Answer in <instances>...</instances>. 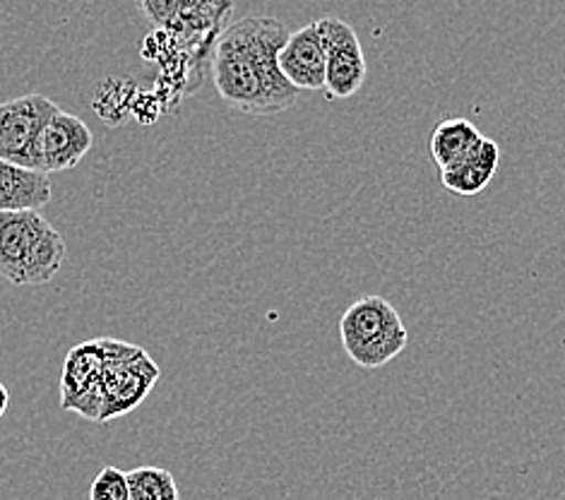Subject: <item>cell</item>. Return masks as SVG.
<instances>
[{
    "label": "cell",
    "instance_id": "6da1fadb",
    "mask_svg": "<svg viewBox=\"0 0 565 500\" xmlns=\"http://www.w3.org/2000/svg\"><path fill=\"white\" fill-rule=\"evenodd\" d=\"M289 30L275 18H244L226 24L212 49V83L232 109L248 116H275L299 99V89L279 71V51Z\"/></svg>",
    "mask_w": 565,
    "mask_h": 500
},
{
    "label": "cell",
    "instance_id": "7a4b0ae2",
    "mask_svg": "<svg viewBox=\"0 0 565 500\" xmlns=\"http://www.w3.org/2000/svg\"><path fill=\"white\" fill-rule=\"evenodd\" d=\"M65 241L42 212L0 214V277L15 287H44L65 260Z\"/></svg>",
    "mask_w": 565,
    "mask_h": 500
},
{
    "label": "cell",
    "instance_id": "3957f363",
    "mask_svg": "<svg viewBox=\"0 0 565 500\" xmlns=\"http://www.w3.org/2000/svg\"><path fill=\"white\" fill-rule=\"evenodd\" d=\"M142 18L154 32L171 39L193 65L212 58V49L226 30L234 0H136Z\"/></svg>",
    "mask_w": 565,
    "mask_h": 500
},
{
    "label": "cell",
    "instance_id": "277c9868",
    "mask_svg": "<svg viewBox=\"0 0 565 500\" xmlns=\"http://www.w3.org/2000/svg\"><path fill=\"white\" fill-rule=\"evenodd\" d=\"M340 337L347 357L361 369H383L409 342V332L397 308L383 296H363L344 310Z\"/></svg>",
    "mask_w": 565,
    "mask_h": 500
},
{
    "label": "cell",
    "instance_id": "5b68a950",
    "mask_svg": "<svg viewBox=\"0 0 565 500\" xmlns=\"http://www.w3.org/2000/svg\"><path fill=\"white\" fill-rule=\"evenodd\" d=\"M104 351L102 424L136 412L159 381V366L142 347L104 337Z\"/></svg>",
    "mask_w": 565,
    "mask_h": 500
},
{
    "label": "cell",
    "instance_id": "8992f818",
    "mask_svg": "<svg viewBox=\"0 0 565 500\" xmlns=\"http://www.w3.org/2000/svg\"><path fill=\"white\" fill-rule=\"evenodd\" d=\"M104 337L77 344L65 357L61 371V407L75 412L87 422L102 424V375H104Z\"/></svg>",
    "mask_w": 565,
    "mask_h": 500
},
{
    "label": "cell",
    "instance_id": "52a82bcc",
    "mask_svg": "<svg viewBox=\"0 0 565 500\" xmlns=\"http://www.w3.org/2000/svg\"><path fill=\"white\" fill-rule=\"evenodd\" d=\"M318 30L326 44L328 65H326V94L330 99H349L366 83V56L352 24L340 18L316 20Z\"/></svg>",
    "mask_w": 565,
    "mask_h": 500
},
{
    "label": "cell",
    "instance_id": "ba28073f",
    "mask_svg": "<svg viewBox=\"0 0 565 500\" xmlns=\"http://www.w3.org/2000/svg\"><path fill=\"white\" fill-rule=\"evenodd\" d=\"M92 145L94 135L85 120L68 111H58L36 135L30 159H26V169L42 173L75 169L87 157Z\"/></svg>",
    "mask_w": 565,
    "mask_h": 500
},
{
    "label": "cell",
    "instance_id": "9c48e42d",
    "mask_svg": "<svg viewBox=\"0 0 565 500\" xmlns=\"http://www.w3.org/2000/svg\"><path fill=\"white\" fill-rule=\"evenodd\" d=\"M61 109L42 94H26L0 104V159L26 167L36 135Z\"/></svg>",
    "mask_w": 565,
    "mask_h": 500
},
{
    "label": "cell",
    "instance_id": "30bf717a",
    "mask_svg": "<svg viewBox=\"0 0 565 500\" xmlns=\"http://www.w3.org/2000/svg\"><path fill=\"white\" fill-rule=\"evenodd\" d=\"M328 53L318 22H311L289 34L287 44L279 51V71L289 85L299 92H316L326 87Z\"/></svg>",
    "mask_w": 565,
    "mask_h": 500
},
{
    "label": "cell",
    "instance_id": "8fae6325",
    "mask_svg": "<svg viewBox=\"0 0 565 500\" xmlns=\"http://www.w3.org/2000/svg\"><path fill=\"white\" fill-rule=\"evenodd\" d=\"M53 195L49 173L26 169L0 159V214L6 212H42Z\"/></svg>",
    "mask_w": 565,
    "mask_h": 500
},
{
    "label": "cell",
    "instance_id": "7c38bea8",
    "mask_svg": "<svg viewBox=\"0 0 565 500\" xmlns=\"http://www.w3.org/2000/svg\"><path fill=\"white\" fill-rule=\"evenodd\" d=\"M498 161H501V147L495 140L483 138V142L465 161L440 171V183L460 198L479 195L493 181Z\"/></svg>",
    "mask_w": 565,
    "mask_h": 500
},
{
    "label": "cell",
    "instance_id": "4fadbf2b",
    "mask_svg": "<svg viewBox=\"0 0 565 500\" xmlns=\"http://www.w3.org/2000/svg\"><path fill=\"white\" fill-rule=\"evenodd\" d=\"M487 135H481V130L467 118H446L443 124L436 126V130L430 132V159L436 161V167L440 171H446L455 164H460L469 155H472L477 147L483 142Z\"/></svg>",
    "mask_w": 565,
    "mask_h": 500
},
{
    "label": "cell",
    "instance_id": "5bb4252c",
    "mask_svg": "<svg viewBox=\"0 0 565 500\" xmlns=\"http://www.w3.org/2000/svg\"><path fill=\"white\" fill-rule=\"evenodd\" d=\"M130 500H181L179 486L169 469L138 467L128 471Z\"/></svg>",
    "mask_w": 565,
    "mask_h": 500
},
{
    "label": "cell",
    "instance_id": "9a60e30c",
    "mask_svg": "<svg viewBox=\"0 0 565 500\" xmlns=\"http://www.w3.org/2000/svg\"><path fill=\"white\" fill-rule=\"evenodd\" d=\"M89 500H130L128 471L104 467L89 486Z\"/></svg>",
    "mask_w": 565,
    "mask_h": 500
},
{
    "label": "cell",
    "instance_id": "2e32d148",
    "mask_svg": "<svg viewBox=\"0 0 565 500\" xmlns=\"http://www.w3.org/2000/svg\"><path fill=\"white\" fill-rule=\"evenodd\" d=\"M8 404H10V392H8V387L3 383H0V418L6 416Z\"/></svg>",
    "mask_w": 565,
    "mask_h": 500
}]
</instances>
